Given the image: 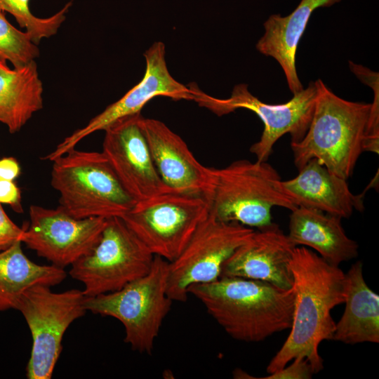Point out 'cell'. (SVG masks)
<instances>
[{"label": "cell", "mask_w": 379, "mask_h": 379, "mask_svg": "<svg viewBox=\"0 0 379 379\" xmlns=\"http://www.w3.org/2000/svg\"><path fill=\"white\" fill-rule=\"evenodd\" d=\"M11 68L8 66L7 62L0 58V72L8 70Z\"/></svg>", "instance_id": "obj_29"}, {"label": "cell", "mask_w": 379, "mask_h": 379, "mask_svg": "<svg viewBox=\"0 0 379 379\" xmlns=\"http://www.w3.org/2000/svg\"><path fill=\"white\" fill-rule=\"evenodd\" d=\"M85 298L83 291L70 289L58 293L43 285L32 286L22 295L16 310L24 317L32 338L26 368L27 378H52L65 331L87 311Z\"/></svg>", "instance_id": "obj_9"}, {"label": "cell", "mask_w": 379, "mask_h": 379, "mask_svg": "<svg viewBox=\"0 0 379 379\" xmlns=\"http://www.w3.org/2000/svg\"><path fill=\"white\" fill-rule=\"evenodd\" d=\"M340 1L301 0L289 15L272 14L264 22L265 33L257 42L256 49L278 62L293 94L304 88L297 74L295 57L312 13L318 8L329 7Z\"/></svg>", "instance_id": "obj_18"}, {"label": "cell", "mask_w": 379, "mask_h": 379, "mask_svg": "<svg viewBox=\"0 0 379 379\" xmlns=\"http://www.w3.org/2000/svg\"><path fill=\"white\" fill-rule=\"evenodd\" d=\"M30 0H0V11L13 16L21 28L25 29L33 41L38 44L42 39L55 35L66 19L72 5L67 4L60 11L48 18L35 16L30 10Z\"/></svg>", "instance_id": "obj_23"}, {"label": "cell", "mask_w": 379, "mask_h": 379, "mask_svg": "<svg viewBox=\"0 0 379 379\" xmlns=\"http://www.w3.org/2000/svg\"><path fill=\"white\" fill-rule=\"evenodd\" d=\"M43 84L35 61L0 72V122L18 132L43 108Z\"/></svg>", "instance_id": "obj_22"}, {"label": "cell", "mask_w": 379, "mask_h": 379, "mask_svg": "<svg viewBox=\"0 0 379 379\" xmlns=\"http://www.w3.org/2000/svg\"><path fill=\"white\" fill-rule=\"evenodd\" d=\"M140 125L163 182L177 192L210 197L213 168L201 164L182 138L164 122L142 117Z\"/></svg>", "instance_id": "obj_16"}, {"label": "cell", "mask_w": 379, "mask_h": 379, "mask_svg": "<svg viewBox=\"0 0 379 379\" xmlns=\"http://www.w3.org/2000/svg\"><path fill=\"white\" fill-rule=\"evenodd\" d=\"M51 184L59 207L76 218L121 217L137 202L101 152L71 149L54 159Z\"/></svg>", "instance_id": "obj_4"}, {"label": "cell", "mask_w": 379, "mask_h": 379, "mask_svg": "<svg viewBox=\"0 0 379 379\" xmlns=\"http://www.w3.org/2000/svg\"><path fill=\"white\" fill-rule=\"evenodd\" d=\"M290 365L269 373L263 379H310L314 374L310 362L304 358H295Z\"/></svg>", "instance_id": "obj_25"}, {"label": "cell", "mask_w": 379, "mask_h": 379, "mask_svg": "<svg viewBox=\"0 0 379 379\" xmlns=\"http://www.w3.org/2000/svg\"><path fill=\"white\" fill-rule=\"evenodd\" d=\"M141 113L121 118L105 130L102 152L136 201L171 190L161 178L141 128Z\"/></svg>", "instance_id": "obj_14"}, {"label": "cell", "mask_w": 379, "mask_h": 379, "mask_svg": "<svg viewBox=\"0 0 379 379\" xmlns=\"http://www.w3.org/2000/svg\"><path fill=\"white\" fill-rule=\"evenodd\" d=\"M25 227H20L7 215L0 204V252L18 241L22 243Z\"/></svg>", "instance_id": "obj_26"}, {"label": "cell", "mask_w": 379, "mask_h": 379, "mask_svg": "<svg viewBox=\"0 0 379 379\" xmlns=\"http://www.w3.org/2000/svg\"><path fill=\"white\" fill-rule=\"evenodd\" d=\"M21 173L19 162L14 157H4L0 159V180L14 181Z\"/></svg>", "instance_id": "obj_28"}, {"label": "cell", "mask_w": 379, "mask_h": 379, "mask_svg": "<svg viewBox=\"0 0 379 379\" xmlns=\"http://www.w3.org/2000/svg\"><path fill=\"white\" fill-rule=\"evenodd\" d=\"M18 241L0 252V312L17 309L22 295L29 288L60 284L67 276L64 268L41 265L29 260Z\"/></svg>", "instance_id": "obj_21"}, {"label": "cell", "mask_w": 379, "mask_h": 379, "mask_svg": "<svg viewBox=\"0 0 379 379\" xmlns=\"http://www.w3.org/2000/svg\"><path fill=\"white\" fill-rule=\"evenodd\" d=\"M254 231L238 222L220 221L209 213L180 254L168 262L169 298L185 302L191 286L218 279L225 262Z\"/></svg>", "instance_id": "obj_11"}, {"label": "cell", "mask_w": 379, "mask_h": 379, "mask_svg": "<svg viewBox=\"0 0 379 379\" xmlns=\"http://www.w3.org/2000/svg\"><path fill=\"white\" fill-rule=\"evenodd\" d=\"M194 87V101L218 116L227 114L237 109L253 112L262 121L264 129L260 140L253 144L250 152L257 161H267L277 141L288 133L291 142L300 141L305 136L314 111L318 93V80L310 81L306 88L293 94V98L282 104H267L250 93L248 85H236L230 98L220 99L211 97Z\"/></svg>", "instance_id": "obj_10"}, {"label": "cell", "mask_w": 379, "mask_h": 379, "mask_svg": "<svg viewBox=\"0 0 379 379\" xmlns=\"http://www.w3.org/2000/svg\"><path fill=\"white\" fill-rule=\"evenodd\" d=\"M165 54L163 42L153 43L144 53L146 69L141 81L119 100L108 105L102 112L91 119L85 126L66 137L53 151L42 159L53 161L75 148L81 140L89 135L104 131L121 118L140 113L142 107L157 96H166L175 100H194L193 87L187 88L170 74Z\"/></svg>", "instance_id": "obj_12"}, {"label": "cell", "mask_w": 379, "mask_h": 379, "mask_svg": "<svg viewBox=\"0 0 379 379\" xmlns=\"http://www.w3.org/2000/svg\"><path fill=\"white\" fill-rule=\"evenodd\" d=\"M168 262L154 255L145 275L112 293L86 297V310L118 319L124 341L140 353L151 354L173 300L167 293Z\"/></svg>", "instance_id": "obj_6"}, {"label": "cell", "mask_w": 379, "mask_h": 379, "mask_svg": "<svg viewBox=\"0 0 379 379\" xmlns=\"http://www.w3.org/2000/svg\"><path fill=\"white\" fill-rule=\"evenodd\" d=\"M277 171L267 161L241 159L213 168L211 211L215 218L260 229L271 224L272 209L297 206L282 190Z\"/></svg>", "instance_id": "obj_5"}, {"label": "cell", "mask_w": 379, "mask_h": 379, "mask_svg": "<svg viewBox=\"0 0 379 379\" xmlns=\"http://www.w3.org/2000/svg\"><path fill=\"white\" fill-rule=\"evenodd\" d=\"M340 217L298 206L291 211L288 237L298 246L315 250L329 264L339 266L357 257L359 246L345 233Z\"/></svg>", "instance_id": "obj_19"}, {"label": "cell", "mask_w": 379, "mask_h": 379, "mask_svg": "<svg viewBox=\"0 0 379 379\" xmlns=\"http://www.w3.org/2000/svg\"><path fill=\"white\" fill-rule=\"evenodd\" d=\"M296 246L276 223L255 230L227 259L220 277L269 283L288 290L293 286L290 262Z\"/></svg>", "instance_id": "obj_15"}, {"label": "cell", "mask_w": 379, "mask_h": 379, "mask_svg": "<svg viewBox=\"0 0 379 379\" xmlns=\"http://www.w3.org/2000/svg\"><path fill=\"white\" fill-rule=\"evenodd\" d=\"M345 311L332 340L345 344L379 343V296L367 285L361 261L345 274Z\"/></svg>", "instance_id": "obj_20"}, {"label": "cell", "mask_w": 379, "mask_h": 379, "mask_svg": "<svg viewBox=\"0 0 379 379\" xmlns=\"http://www.w3.org/2000/svg\"><path fill=\"white\" fill-rule=\"evenodd\" d=\"M308 129L302 139L291 143L299 170L316 159L333 173L345 180L352 175L364 152L371 103L344 100L321 79Z\"/></svg>", "instance_id": "obj_3"}, {"label": "cell", "mask_w": 379, "mask_h": 379, "mask_svg": "<svg viewBox=\"0 0 379 379\" xmlns=\"http://www.w3.org/2000/svg\"><path fill=\"white\" fill-rule=\"evenodd\" d=\"M39 55V49L29 34L14 27L0 11V58L8 61L13 68H20Z\"/></svg>", "instance_id": "obj_24"}, {"label": "cell", "mask_w": 379, "mask_h": 379, "mask_svg": "<svg viewBox=\"0 0 379 379\" xmlns=\"http://www.w3.org/2000/svg\"><path fill=\"white\" fill-rule=\"evenodd\" d=\"M298 171L295 177L280 182L297 207L314 208L340 218H349L354 210H364L362 197L352 193L347 180L331 172L317 159L308 161Z\"/></svg>", "instance_id": "obj_17"}, {"label": "cell", "mask_w": 379, "mask_h": 379, "mask_svg": "<svg viewBox=\"0 0 379 379\" xmlns=\"http://www.w3.org/2000/svg\"><path fill=\"white\" fill-rule=\"evenodd\" d=\"M210 211L209 197L170 190L137 201L121 218L154 255L171 262Z\"/></svg>", "instance_id": "obj_7"}, {"label": "cell", "mask_w": 379, "mask_h": 379, "mask_svg": "<svg viewBox=\"0 0 379 379\" xmlns=\"http://www.w3.org/2000/svg\"><path fill=\"white\" fill-rule=\"evenodd\" d=\"M0 204H9L16 212H22L21 192L14 181L0 180Z\"/></svg>", "instance_id": "obj_27"}, {"label": "cell", "mask_w": 379, "mask_h": 379, "mask_svg": "<svg viewBox=\"0 0 379 379\" xmlns=\"http://www.w3.org/2000/svg\"><path fill=\"white\" fill-rule=\"evenodd\" d=\"M30 222L22 243L52 265L65 268L88 253L105 226L100 217L76 218L58 206L55 209L29 206Z\"/></svg>", "instance_id": "obj_13"}, {"label": "cell", "mask_w": 379, "mask_h": 379, "mask_svg": "<svg viewBox=\"0 0 379 379\" xmlns=\"http://www.w3.org/2000/svg\"><path fill=\"white\" fill-rule=\"evenodd\" d=\"M233 339L260 342L290 329L295 291L269 283L237 277H220L187 290Z\"/></svg>", "instance_id": "obj_2"}, {"label": "cell", "mask_w": 379, "mask_h": 379, "mask_svg": "<svg viewBox=\"0 0 379 379\" xmlns=\"http://www.w3.org/2000/svg\"><path fill=\"white\" fill-rule=\"evenodd\" d=\"M295 299L286 340L267 365L275 372L295 358L306 359L314 373L323 368L319 347L332 340L335 322L331 311L345 301V273L305 246H296L290 262Z\"/></svg>", "instance_id": "obj_1"}, {"label": "cell", "mask_w": 379, "mask_h": 379, "mask_svg": "<svg viewBox=\"0 0 379 379\" xmlns=\"http://www.w3.org/2000/svg\"><path fill=\"white\" fill-rule=\"evenodd\" d=\"M154 255L119 216L106 219L92 250L71 266L69 275L86 297L117 291L149 271Z\"/></svg>", "instance_id": "obj_8"}]
</instances>
